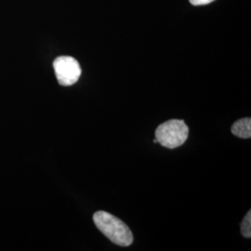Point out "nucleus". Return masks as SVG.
Here are the masks:
<instances>
[{
    "label": "nucleus",
    "mask_w": 251,
    "mask_h": 251,
    "mask_svg": "<svg viewBox=\"0 0 251 251\" xmlns=\"http://www.w3.org/2000/svg\"><path fill=\"white\" fill-rule=\"evenodd\" d=\"M94 224L109 240L117 246L128 247L133 242V234L128 226L105 211H97L93 215Z\"/></svg>",
    "instance_id": "1"
},
{
    "label": "nucleus",
    "mask_w": 251,
    "mask_h": 251,
    "mask_svg": "<svg viewBox=\"0 0 251 251\" xmlns=\"http://www.w3.org/2000/svg\"><path fill=\"white\" fill-rule=\"evenodd\" d=\"M189 127L183 120L171 119L158 126L155 139L162 146L174 149L181 146L188 138Z\"/></svg>",
    "instance_id": "2"
},
{
    "label": "nucleus",
    "mask_w": 251,
    "mask_h": 251,
    "mask_svg": "<svg viewBox=\"0 0 251 251\" xmlns=\"http://www.w3.org/2000/svg\"><path fill=\"white\" fill-rule=\"evenodd\" d=\"M53 67L58 82L62 86H72L80 77V65L70 56L58 57L53 62Z\"/></svg>",
    "instance_id": "3"
},
{
    "label": "nucleus",
    "mask_w": 251,
    "mask_h": 251,
    "mask_svg": "<svg viewBox=\"0 0 251 251\" xmlns=\"http://www.w3.org/2000/svg\"><path fill=\"white\" fill-rule=\"evenodd\" d=\"M231 131L234 136L242 139H250L251 137V117L242 118L237 120L231 128Z\"/></svg>",
    "instance_id": "4"
},
{
    "label": "nucleus",
    "mask_w": 251,
    "mask_h": 251,
    "mask_svg": "<svg viewBox=\"0 0 251 251\" xmlns=\"http://www.w3.org/2000/svg\"><path fill=\"white\" fill-rule=\"evenodd\" d=\"M241 233L244 237L251 238V212L249 211L248 214L245 216L241 224Z\"/></svg>",
    "instance_id": "5"
},
{
    "label": "nucleus",
    "mask_w": 251,
    "mask_h": 251,
    "mask_svg": "<svg viewBox=\"0 0 251 251\" xmlns=\"http://www.w3.org/2000/svg\"><path fill=\"white\" fill-rule=\"evenodd\" d=\"M215 0H190L191 4H193L194 6H202V5H207L211 2H213Z\"/></svg>",
    "instance_id": "6"
},
{
    "label": "nucleus",
    "mask_w": 251,
    "mask_h": 251,
    "mask_svg": "<svg viewBox=\"0 0 251 251\" xmlns=\"http://www.w3.org/2000/svg\"><path fill=\"white\" fill-rule=\"evenodd\" d=\"M153 143H154V144H156V143H157V141H156V139H154V140H153Z\"/></svg>",
    "instance_id": "7"
}]
</instances>
